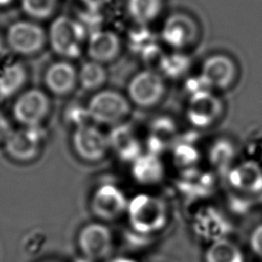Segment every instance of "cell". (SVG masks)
Instances as JSON below:
<instances>
[{"label": "cell", "instance_id": "1", "mask_svg": "<svg viewBox=\"0 0 262 262\" xmlns=\"http://www.w3.org/2000/svg\"><path fill=\"white\" fill-rule=\"evenodd\" d=\"M131 227L142 234L162 230L168 221V208L159 196L139 193L128 201L126 211Z\"/></svg>", "mask_w": 262, "mask_h": 262}, {"label": "cell", "instance_id": "2", "mask_svg": "<svg viewBox=\"0 0 262 262\" xmlns=\"http://www.w3.org/2000/svg\"><path fill=\"white\" fill-rule=\"evenodd\" d=\"M87 33L81 23L72 17L60 15L50 25L48 39L55 53L66 58H74L81 54Z\"/></svg>", "mask_w": 262, "mask_h": 262}, {"label": "cell", "instance_id": "3", "mask_svg": "<svg viewBox=\"0 0 262 262\" xmlns=\"http://www.w3.org/2000/svg\"><path fill=\"white\" fill-rule=\"evenodd\" d=\"M87 114L91 121L104 125H118L130 112V103L125 96L114 90H102L89 100Z\"/></svg>", "mask_w": 262, "mask_h": 262}, {"label": "cell", "instance_id": "4", "mask_svg": "<svg viewBox=\"0 0 262 262\" xmlns=\"http://www.w3.org/2000/svg\"><path fill=\"white\" fill-rule=\"evenodd\" d=\"M127 92L130 100L140 107H150L156 105L165 93V83L163 77L150 70H144L130 80Z\"/></svg>", "mask_w": 262, "mask_h": 262}, {"label": "cell", "instance_id": "5", "mask_svg": "<svg viewBox=\"0 0 262 262\" xmlns=\"http://www.w3.org/2000/svg\"><path fill=\"white\" fill-rule=\"evenodd\" d=\"M6 41L14 52L21 55H31L43 48L46 42V34L43 28L36 23L18 20L9 26Z\"/></svg>", "mask_w": 262, "mask_h": 262}, {"label": "cell", "instance_id": "6", "mask_svg": "<svg viewBox=\"0 0 262 262\" xmlns=\"http://www.w3.org/2000/svg\"><path fill=\"white\" fill-rule=\"evenodd\" d=\"M50 102L46 93L30 89L15 100L12 108L14 119L25 127L40 126L49 112Z\"/></svg>", "mask_w": 262, "mask_h": 262}, {"label": "cell", "instance_id": "7", "mask_svg": "<svg viewBox=\"0 0 262 262\" xmlns=\"http://www.w3.org/2000/svg\"><path fill=\"white\" fill-rule=\"evenodd\" d=\"M72 142L76 154L88 162L100 161L110 148L107 136L90 124L76 127Z\"/></svg>", "mask_w": 262, "mask_h": 262}, {"label": "cell", "instance_id": "8", "mask_svg": "<svg viewBox=\"0 0 262 262\" xmlns=\"http://www.w3.org/2000/svg\"><path fill=\"white\" fill-rule=\"evenodd\" d=\"M128 200L123 191L113 184L100 185L93 192L90 208L99 219L111 221L119 218L127 211Z\"/></svg>", "mask_w": 262, "mask_h": 262}, {"label": "cell", "instance_id": "9", "mask_svg": "<svg viewBox=\"0 0 262 262\" xmlns=\"http://www.w3.org/2000/svg\"><path fill=\"white\" fill-rule=\"evenodd\" d=\"M78 246L86 259L101 260L110 255L113 248L111 230L103 224L89 223L80 230Z\"/></svg>", "mask_w": 262, "mask_h": 262}, {"label": "cell", "instance_id": "10", "mask_svg": "<svg viewBox=\"0 0 262 262\" xmlns=\"http://www.w3.org/2000/svg\"><path fill=\"white\" fill-rule=\"evenodd\" d=\"M43 136L44 133L40 126L25 127L21 130L11 131L4 140L5 150L12 159L30 161L38 155Z\"/></svg>", "mask_w": 262, "mask_h": 262}, {"label": "cell", "instance_id": "11", "mask_svg": "<svg viewBox=\"0 0 262 262\" xmlns=\"http://www.w3.org/2000/svg\"><path fill=\"white\" fill-rule=\"evenodd\" d=\"M198 26L193 18L184 13L171 14L164 23L161 38L171 48L179 50L189 46L196 38Z\"/></svg>", "mask_w": 262, "mask_h": 262}, {"label": "cell", "instance_id": "12", "mask_svg": "<svg viewBox=\"0 0 262 262\" xmlns=\"http://www.w3.org/2000/svg\"><path fill=\"white\" fill-rule=\"evenodd\" d=\"M222 114L221 101L211 91L189 96L187 119L195 127L212 125Z\"/></svg>", "mask_w": 262, "mask_h": 262}, {"label": "cell", "instance_id": "13", "mask_svg": "<svg viewBox=\"0 0 262 262\" xmlns=\"http://www.w3.org/2000/svg\"><path fill=\"white\" fill-rule=\"evenodd\" d=\"M229 184L237 191L257 194L262 192V166L254 160L242 162L227 174Z\"/></svg>", "mask_w": 262, "mask_h": 262}, {"label": "cell", "instance_id": "14", "mask_svg": "<svg viewBox=\"0 0 262 262\" xmlns=\"http://www.w3.org/2000/svg\"><path fill=\"white\" fill-rule=\"evenodd\" d=\"M236 75V67L233 60L223 54L208 57L201 71V76L211 88L224 89L232 84Z\"/></svg>", "mask_w": 262, "mask_h": 262}, {"label": "cell", "instance_id": "15", "mask_svg": "<svg viewBox=\"0 0 262 262\" xmlns=\"http://www.w3.org/2000/svg\"><path fill=\"white\" fill-rule=\"evenodd\" d=\"M86 50L91 60L108 62L115 59L120 51V39L112 31L99 30L88 36Z\"/></svg>", "mask_w": 262, "mask_h": 262}, {"label": "cell", "instance_id": "16", "mask_svg": "<svg viewBox=\"0 0 262 262\" xmlns=\"http://www.w3.org/2000/svg\"><path fill=\"white\" fill-rule=\"evenodd\" d=\"M46 87L56 95L70 93L78 82V72L75 67L64 60L55 61L48 67L44 75Z\"/></svg>", "mask_w": 262, "mask_h": 262}, {"label": "cell", "instance_id": "17", "mask_svg": "<svg viewBox=\"0 0 262 262\" xmlns=\"http://www.w3.org/2000/svg\"><path fill=\"white\" fill-rule=\"evenodd\" d=\"M107 138L110 147L124 161L133 162L142 154L139 139L127 125L116 126Z\"/></svg>", "mask_w": 262, "mask_h": 262}, {"label": "cell", "instance_id": "18", "mask_svg": "<svg viewBox=\"0 0 262 262\" xmlns=\"http://www.w3.org/2000/svg\"><path fill=\"white\" fill-rule=\"evenodd\" d=\"M132 163V174L137 182L149 185L158 183L163 178L164 167L157 154H141Z\"/></svg>", "mask_w": 262, "mask_h": 262}, {"label": "cell", "instance_id": "19", "mask_svg": "<svg viewBox=\"0 0 262 262\" xmlns=\"http://www.w3.org/2000/svg\"><path fill=\"white\" fill-rule=\"evenodd\" d=\"M27 80V71L19 62L9 63L0 71V98L13 96L24 86Z\"/></svg>", "mask_w": 262, "mask_h": 262}, {"label": "cell", "instance_id": "20", "mask_svg": "<svg viewBox=\"0 0 262 262\" xmlns=\"http://www.w3.org/2000/svg\"><path fill=\"white\" fill-rule=\"evenodd\" d=\"M204 258L205 262H244L241 249L226 238L214 241L206 250Z\"/></svg>", "mask_w": 262, "mask_h": 262}, {"label": "cell", "instance_id": "21", "mask_svg": "<svg viewBox=\"0 0 262 262\" xmlns=\"http://www.w3.org/2000/svg\"><path fill=\"white\" fill-rule=\"evenodd\" d=\"M162 5V0H128L127 10L136 24L146 26L158 17Z\"/></svg>", "mask_w": 262, "mask_h": 262}, {"label": "cell", "instance_id": "22", "mask_svg": "<svg viewBox=\"0 0 262 262\" xmlns=\"http://www.w3.org/2000/svg\"><path fill=\"white\" fill-rule=\"evenodd\" d=\"M106 72L102 63L89 60L82 64L78 72V82L86 90H95L103 85Z\"/></svg>", "mask_w": 262, "mask_h": 262}, {"label": "cell", "instance_id": "23", "mask_svg": "<svg viewBox=\"0 0 262 262\" xmlns=\"http://www.w3.org/2000/svg\"><path fill=\"white\" fill-rule=\"evenodd\" d=\"M142 28L134 31L130 36V48L133 52L139 54L142 58L152 57L158 51V45L155 36L148 30Z\"/></svg>", "mask_w": 262, "mask_h": 262}, {"label": "cell", "instance_id": "24", "mask_svg": "<svg viewBox=\"0 0 262 262\" xmlns=\"http://www.w3.org/2000/svg\"><path fill=\"white\" fill-rule=\"evenodd\" d=\"M190 64L188 56L180 52L166 54L160 58V70L169 78H179L186 73Z\"/></svg>", "mask_w": 262, "mask_h": 262}, {"label": "cell", "instance_id": "25", "mask_svg": "<svg viewBox=\"0 0 262 262\" xmlns=\"http://www.w3.org/2000/svg\"><path fill=\"white\" fill-rule=\"evenodd\" d=\"M58 0H20L23 10L31 17L43 19L55 10Z\"/></svg>", "mask_w": 262, "mask_h": 262}, {"label": "cell", "instance_id": "26", "mask_svg": "<svg viewBox=\"0 0 262 262\" xmlns=\"http://www.w3.org/2000/svg\"><path fill=\"white\" fill-rule=\"evenodd\" d=\"M250 247L258 257L262 258V223L253 229L250 235Z\"/></svg>", "mask_w": 262, "mask_h": 262}, {"label": "cell", "instance_id": "27", "mask_svg": "<svg viewBox=\"0 0 262 262\" xmlns=\"http://www.w3.org/2000/svg\"><path fill=\"white\" fill-rule=\"evenodd\" d=\"M84 6L91 11H99L101 8L106 6L112 0H80Z\"/></svg>", "mask_w": 262, "mask_h": 262}, {"label": "cell", "instance_id": "28", "mask_svg": "<svg viewBox=\"0 0 262 262\" xmlns=\"http://www.w3.org/2000/svg\"><path fill=\"white\" fill-rule=\"evenodd\" d=\"M10 132L11 129L8 120L2 113H0V141H4Z\"/></svg>", "mask_w": 262, "mask_h": 262}, {"label": "cell", "instance_id": "29", "mask_svg": "<svg viewBox=\"0 0 262 262\" xmlns=\"http://www.w3.org/2000/svg\"><path fill=\"white\" fill-rule=\"evenodd\" d=\"M12 0H0V6H5L7 4H9Z\"/></svg>", "mask_w": 262, "mask_h": 262}, {"label": "cell", "instance_id": "30", "mask_svg": "<svg viewBox=\"0 0 262 262\" xmlns=\"http://www.w3.org/2000/svg\"><path fill=\"white\" fill-rule=\"evenodd\" d=\"M113 262H134V261H131V260H128V259H116Z\"/></svg>", "mask_w": 262, "mask_h": 262}, {"label": "cell", "instance_id": "31", "mask_svg": "<svg viewBox=\"0 0 262 262\" xmlns=\"http://www.w3.org/2000/svg\"><path fill=\"white\" fill-rule=\"evenodd\" d=\"M2 39H1V36H0V52H1V50H2Z\"/></svg>", "mask_w": 262, "mask_h": 262}]
</instances>
